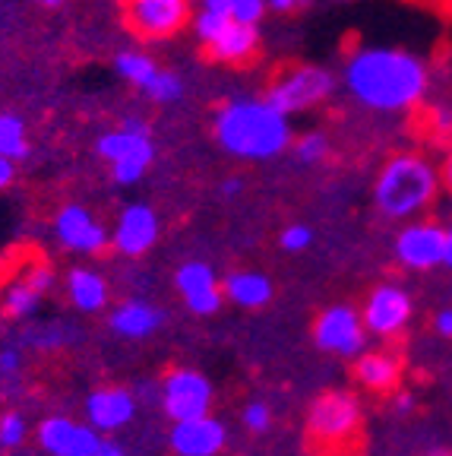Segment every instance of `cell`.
<instances>
[{
	"label": "cell",
	"mask_w": 452,
	"mask_h": 456,
	"mask_svg": "<svg viewBox=\"0 0 452 456\" xmlns=\"http://www.w3.org/2000/svg\"><path fill=\"white\" fill-rule=\"evenodd\" d=\"M228 4H231V20H238V22H254V26H260L262 16L269 13L266 0H228Z\"/></svg>",
	"instance_id": "cell-32"
},
{
	"label": "cell",
	"mask_w": 452,
	"mask_h": 456,
	"mask_svg": "<svg viewBox=\"0 0 452 456\" xmlns=\"http://www.w3.org/2000/svg\"><path fill=\"white\" fill-rule=\"evenodd\" d=\"M54 235L67 250H77V254H99L111 241V232L79 203H70L57 213Z\"/></svg>",
	"instance_id": "cell-15"
},
{
	"label": "cell",
	"mask_w": 452,
	"mask_h": 456,
	"mask_svg": "<svg viewBox=\"0 0 452 456\" xmlns=\"http://www.w3.org/2000/svg\"><path fill=\"white\" fill-rule=\"evenodd\" d=\"M213 136L238 162H272L291 150V118L266 95H231L213 111Z\"/></svg>",
	"instance_id": "cell-2"
},
{
	"label": "cell",
	"mask_w": 452,
	"mask_h": 456,
	"mask_svg": "<svg viewBox=\"0 0 452 456\" xmlns=\"http://www.w3.org/2000/svg\"><path fill=\"white\" fill-rule=\"evenodd\" d=\"M0 156L7 159H26L28 142H26V124L16 114H0Z\"/></svg>",
	"instance_id": "cell-29"
},
{
	"label": "cell",
	"mask_w": 452,
	"mask_h": 456,
	"mask_svg": "<svg viewBox=\"0 0 452 456\" xmlns=\"http://www.w3.org/2000/svg\"><path fill=\"white\" fill-rule=\"evenodd\" d=\"M136 415V396L127 387H101L85 399V419L95 431H120Z\"/></svg>",
	"instance_id": "cell-17"
},
{
	"label": "cell",
	"mask_w": 452,
	"mask_h": 456,
	"mask_svg": "<svg viewBox=\"0 0 452 456\" xmlns=\"http://www.w3.org/2000/svg\"><path fill=\"white\" fill-rule=\"evenodd\" d=\"M443 266L452 270V225L446 228V250H443Z\"/></svg>",
	"instance_id": "cell-42"
},
{
	"label": "cell",
	"mask_w": 452,
	"mask_h": 456,
	"mask_svg": "<svg viewBox=\"0 0 452 456\" xmlns=\"http://www.w3.org/2000/svg\"><path fill=\"white\" fill-rule=\"evenodd\" d=\"M108 323L120 339H146L165 323V311L149 301H124L111 311Z\"/></svg>",
	"instance_id": "cell-22"
},
{
	"label": "cell",
	"mask_w": 452,
	"mask_h": 456,
	"mask_svg": "<svg viewBox=\"0 0 452 456\" xmlns=\"http://www.w3.org/2000/svg\"><path fill=\"white\" fill-rule=\"evenodd\" d=\"M177 295L184 298L187 311L197 317H213L219 314V307L225 305L222 295V279L215 276V270L203 260H187L181 270L174 273Z\"/></svg>",
	"instance_id": "cell-13"
},
{
	"label": "cell",
	"mask_w": 452,
	"mask_h": 456,
	"mask_svg": "<svg viewBox=\"0 0 452 456\" xmlns=\"http://www.w3.org/2000/svg\"><path fill=\"white\" fill-rule=\"evenodd\" d=\"M174 456H219L228 444V428L215 415H197V419L174 421L168 437Z\"/></svg>",
	"instance_id": "cell-14"
},
{
	"label": "cell",
	"mask_w": 452,
	"mask_h": 456,
	"mask_svg": "<svg viewBox=\"0 0 452 456\" xmlns=\"http://www.w3.org/2000/svg\"><path fill=\"white\" fill-rule=\"evenodd\" d=\"M162 409L171 421L197 419L213 409V384L193 368H174L162 380Z\"/></svg>",
	"instance_id": "cell-9"
},
{
	"label": "cell",
	"mask_w": 452,
	"mask_h": 456,
	"mask_svg": "<svg viewBox=\"0 0 452 456\" xmlns=\"http://www.w3.org/2000/svg\"><path fill=\"white\" fill-rule=\"evenodd\" d=\"M345 95L374 114H415L431 95L433 70L424 57L392 45H358L339 77Z\"/></svg>",
	"instance_id": "cell-1"
},
{
	"label": "cell",
	"mask_w": 452,
	"mask_h": 456,
	"mask_svg": "<svg viewBox=\"0 0 452 456\" xmlns=\"http://www.w3.org/2000/svg\"><path fill=\"white\" fill-rule=\"evenodd\" d=\"M26 441V419L20 412H7L0 419V447H20Z\"/></svg>",
	"instance_id": "cell-30"
},
{
	"label": "cell",
	"mask_w": 452,
	"mask_h": 456,
	"mask_svg": "<svg viewBox=\"0 0 452 456\" xmlns=\"http://www.w3.org/2000/svg\"><path fill=\"white\" fill-rule=\"evenodd\" d=\"M278 244H282V250H288V254H301V250H307L313 244V232L307 225H288L278 235Z\"/></svg>",
	"instance_id": "cell-33"
},
{
	"label": "cell",
	"mask_w": 452,
	"mask_h": 456,
	"mask_svg": "<svg viewBox=\"0 0 452 456\" xmlns=\"http://www.w3.org/2000/svg\"><path fill=\"white\" fill-rule=\"evenodd\" d=\"M291 152H295V159L301 165H319L329 159L333 142H329V136L323 130H307V134H297L291 140Z\"/></svg>",
	"instance_id": "cell-28"
},
{
	"label": "cell",
	"mask_w": 452,
	"mask_h": 456,
	"mask_svg": "<svg viewBox=\"0 0 452 456\" xmlns=\"http://www.w3.org/2000/svg\"><path fill=\"white\" fill-rule=\"evenodd\" d=\"M440 168L417 150H402L383 162L374 181V207L392 222L424 216L440 197Z\"/></svg>",
	"instance_id": "cell-3"
},
{
	"label": "cell",
	"mask_w": 452,
	"mask_h": 456,
	"mask_svg": "<svg viewBox=\"0 0 452 456\" xmlns=\"http://www.w3.org/2000/svg\"><path fill=\"white\" fill-rule=\"evenodd\" d=\"M402 355L392 349H364L354 358V380L370 393H392L402 384Z\"/></svg>",
	"instance_id": "cell-19"
},
{
	"label": "cell",
	"mask_w": 452,
	"mask_h": 456,
	"mask_svg": "<svg viewBox=\"0 0 452 456\" xmlns=\"http://www.w3.org/2000/svg\"><path fill=\"white\" fill-rule=\"evenodd\" d=\"M440 181H443V187L452 193V146H449V150H446L443 165H440Z\"/></svg>",
	"instance_id": "cell-39"
},
{
	"label": "cell",
	"mask_w": 452,
	"mask_h": 456,
	"mask_svg": "<svg viewBox=\"0 0 452 456\" xmlns=\"http://www.w3.org/2000/svg\"><path fill=\"white\" fill-rule=\"evenodd\" d=\"M13 175H16V165H13V159L0 156V191H4V187H10V184H13Z\"/></svg>",
	"instance_id": "cell-38"
},
{
	"label": "cell",
	"mask_w": 452,
	"mask_h": 456,
	"mask_svg": "<svg viewBox=\"0 0 452 456\" xmlns=\"http://www.w3.org/2000/svg\"><path fill=\"white\" fill-rule=\"evenodd\" d=\"M228 22H231V4L228 0H199L190 16L193 36H197V42L203 48L219 36Z\"/></svg>",
	"instance_id": "cell-25"
},
{
	"label": "cell",
	"mask_w": 452,
	"mask_h": 456,
	"mask_svg": "<svg viewBox=\"0 0 452 456\" xmlns=\"http://www.w3.org/2000/svg\"><path fill=\"white\" fill-rule=\"evenodd\" d=\"M222 295H225V301L244 307V311H260L272 301L276 285L260 270H234L222 279Z\"/></svg>",
	"instance_id": "cell-21"
},
{
	"label": "cell",
	"mask_w": 452,
	"mask_h": 456,
	"mask_svg": "<svg viewBox=\"0 0 452 456\" xmlns=\"http://www.w3.org/2000/svg\"><path fill=\"white\" fill-rule=\"evenodd\" d=\"M114 67H117L120 79H124V83H130V86H136L140 93H142V86L156 77V70H158L156 57H149L146 51H136V48L117 51V57H114Z\"/></svg>",
	"instance_id": "cell-26"
},
{
	"label": "cell",
	"mask_w": 452,
	"mask_h": 456,
	"mask_svg": "<svg viewBox=\"0 0 452 456\" xmlns=\"http://www.w3.org/2000/svg\"><path fill=\"white\" fill-rule=\"evenodd\" d=\"M38 444L51 456H93L101 437L93 425H79V421L57 415V419H44L38 425Z\"/></svg>",
	"instance_id": "cell-16"
},
{
	"label": "cell",
	"mask_w": 452,
	"mask_h": 456,
	"mask_svg": "<svg viewBox=\"0 0 452 456\" xmlns=\"http://www.w3.org/2000/svg\"><path fill=\"white\" fill-rule=\"evenodd\" d=\"M184 89H187L184 77H177L174 70L158 67L156 77L142 86V95H146L149 102H156V105H174V102L184 99Z\"/></svg>",
	"instance_id": "cell-27"
},
{
	"label": "cell",
	"mask_w": 452,
	"mask_h": 456,
	"mask_svg": "<svg viewBox=\"0 0 452 456\" xmlns=\"http://www.w3.org/2000/svg\"><path fill=\"white\" fill-rule=\"evenodd\" d=\"M158 228H162L158 225V216L149 203H127V207L120 209L117 222H114L111 244L120 256L136 260V256L149 254V250L156 248Z\"/></svg>",
	"instance_id": "cell-12"
},
{
	"label": "cell",
	"mask_w": 452,
	"mask_h": 456,
	"mask_svg": "<svg viewBox=\"0 0 452 456\" xmlns=\"http://www.w3.org/2000/svg\"><path fill=\"white\" fill-rule=\"evenodd\" d=\"M38 4H44V7H61L64 0H38Z\"/></svg>",
	"instance_id": "cell-44"
},
{
	"label": "cell",
	"mask_w": 452,
	"mask_h": 456,
	"mask_svg": "<svg viewBox=\"0 0 452 456\" xmlns=\"http://www.w3.org/2000/svg\"><path fill=\"white\" fill-rule=\"evenodd\" d=\"M335 89H339V79L333 77V70L319 64H291L269 79L262 95L276 108H282L288 118H295V114L317 111L333 99Z\"/></svg>",
	"instance_id": "cell-5"
},
{
	"label": "cell",
	"mask_w": 452,
	"mask_h": 456,
	"mask_svg": "<svg viewBox=\"0 0 452 456\" xmlns=\"http://www.w3.org/2000/svg\"><path fill=\"white\" fill-rule=\"evenodd\" d=\"M446 250V228L437 222L411 219L396 235V260L405 270L427 273L433 266H443Z\"/></svg>",
	"instance_id": "cell-11"
},
{
	"label": "cell",
	"mask_w": 452,
	"mask_h": 456,
	"mask_svg": "<svg viewBox=\"0 0 452 456\" xmlns=\"http://www.w3.org/2000/svg\"><path fill=\"white\" fill-rule=\"evenodd\" d=\"M421 124H424V134L433 140H452V83L443 86L440 93H433L421 105Z\"/></svg>",
	"instance_id": "cell-24"
},
{
	"label": "cell",
	"mask_w": 452,
	"mask_h": 456,
	"mask_svg": "<svg viewBox=\"0 0 452 456\" xmlns=\"http://www.w3.org/2000/svg\"><path fill=\"white\" fill-rule=\"evenodd\" d=\"M433 327H437V333L443 336V339H452V307L437 311V317H433Z\"/></svg>",
	"instance_id": "cell-36"
},
{
	"label": "cell",
	"mask_w": 452,
	"mask_h": 456,
	"mask_svg": "<svg viewBox=\"0 0 452 456\" xmlns=\"http://www.w3.org/2000/svg\"><path fill=\"white\" fill-rule=\"evenodd\" d=\"M51 285H54V273L48 264H28V270L16 282H10V289L4 292V307L10 317H28Z\"/></svg>",
	"instance_id": "cell-20"
},
{
	"label": "cell",
	"mask_w": 452,
	"mask_h": 456,
	"mask_svg": "<svg viewBox=\"0 0 452 456\" xmlns=\"http://www.w3.org/2000/svg\"><path fill=\"white\" fill-rule=\"evenodd\" d=\"M99 156L111 165V178L120 187L140 184L156 159V142H152V127L142 118H127L117 130L105 134L99 140Z\"/></svg>",
	"instance_id": "cell-6"
},
{
	"label": "cell",
	"mask_w": 452,
	"mask_h": 456,
	"mask_svg": "<svg viewBox=\"0 0 452 456\" xmlns=\"http://www.w3.org/2000/svg\"><path fill=\"white\" fill-rule=\"evenodd\" d=\"M16 368H20V355H16L13 349L0 352V370H4V374H13Z\"/></svg>",
	"instance_id": "cell-40"
},
{
	"label": "cell",
	"mask_w": 452,
	"mask_h": 456,
	"mask_svg": "<svg viewBox=\"0 0 452 456\" xmlns=\"http://www.w3.org/2000/svg\"><path fill=\"white\" fill-rule=\"evenodd\" d=\"M360 403L354 393L333 390L313 399L307 412V437L323 453H345L360 441Z\"/></svg>",
	"instance_id": "cell-4"
},
{
	"label": "cell",
	"mask_w": 452,
	"mask_h": 456,
	"mask_svg": "<svg viewBox=\"0 0 452 456\" xmlns=\"http://www.w3.org/2000/svg\"><path fill=\"white\" fill-rule=\"evenodd\" d=\"M120 13L130 36L140 42H168L190 26L193 0H120Z\"/></svg>",
	"instance_id": "cell-7"
},
{
	"label": "cell",
	"mask_w": 452,
	"mask_h": 456,
	"mask_svg": "<svg viewBox=\"0 0 452 456\" xmlns=\"http://www.w3.org/2000/svg\"><path fill=\"white\" fill-rule=\"evenodd\" d=\"M360 321L367 327L370 336L380 339H396L411 321V295L402 285L383 282L367 295L364 307H360Z\"/></svg>",
	"instance_id": "cell-10"
},
{
	"label": "cell",
	"mask_w": 452,
	"mask_h": 456,
	"mask_svg": "<svg viewBox=\"0 0 452 456\" xmlns=\"http://www.w3.org/2000/svg\"><path fill=\"white\" fill-rule=\"evenodd\" d=\"M313 0H266L269 13H297V10H307Z\"/></svg>",
	"instance_id": "cell-34"
},
{
	"label": "cell",
	"mask_w": 452,
	"mask_h": 456,
	"mask_svg": "<svg viewBox=\"0 0 452 456\" xmlns=\"http://www.w3.org/2000/svg\"><path fill=\"white\" fill-rule=\"evenodd\" d=\"M206 51H209V57H213L215 64H228V67L250 64L256 57V51H260V26L231 20L213 42L206 45Z\"/></svg>",
	"instance_id": "cell-18"
},
{
	"label": "cell",
	"mask_w": 452,
	"mask_h": 456,
	"mask_svg": "<svg viewBox=\"0 0 452 456\" xmlns=\"http://www.w3.org/2000/svg\"><path fill=\"white\" fill-rule=\"evenodd\" d=\"M219 193H222V200H234V197H240V193H244V178H238V175H231V178H225V181H222V187H219Z\"/></svg>",
	"instance_id": "cell-37"
},
{
	"label": "cell",
	"mask_w": 452,
	"mask_h": 456,
	"mask_svg": "<svg viewBox=\"0 0 452 456\" xmlns=\"http://www.w3.org/2000/svg\"><path fill=\"white\" fill-rule=\"evenodd\" d=\"M424 456H452V450H446V447H433V450H427Z\"/></svg>",
	"instance_id": "cell-43"
},
{
	"label": "cell",
	"mask_w": 452,
	"mask_h": 456,
	"mask_svg": "<svg viewBox=\"0 0 452 456\" xmlns=\"http://www.w3.org/2000/svg\"><path fill=\"white\" fill-rule=\"evenodd\" d=\"M67 292H70V301L77 311L83 314H95L101 311V307L108 305V282L101 273L95 270H85V266H79V270H70V276H67Z\"/></svg>",
	"instance_id": "cell-23"
},
{
	"label": "cell",
	"mask_w": 452,
	"mask_h": 456,
	"mask_svg": "<svg viewBox=\"0 0 452 456\" xmlns=\"http://www.w3.org/2000/svg\"><path fill=\"white\" fill-rule=\"evenodd\" d=\"M415 406H417V399H415V393H408V390L396 393V399H392V409H396L399 415H411Z\"/></svg>",
	"instance_id": "cell-35"
},
{
	"label": "cell",
	"mask_w": 452,
	"mask_h": 456,
	"mask_svg": "<svg viewBox=\"0 0 452 456\" xmlns=\"http://www.w3.org/2000/svg\"><path fill=\"white\" fill-rule=\"evenodd\" d=\"M93 456H127V453H124V450H120L117 444H111V441H101V444H99V450H95Z\"/></svg>",
	"instance_id": "cell-41"
},
{
	"label": "cell",
	"mask_w": 452,
	"mask_h": 456,
	"mask_svg": "<svg viewBox=\"0 0 452 456\" xmlns=\"http://www.w3.org/2000/svg\"><path fill=\"white\" fill-rule=\"evenodd\" d=\"M240 419H244V428H247L250 435H266L269 428H272V409L266 403H250Z\"/></svg>",
	"instance_id": "cell-31"
},
{
	"label": "cell",
	"mask_w": 452,
	"mask_h": 456,
	"mask_svg": "<svg viewBox=\"0 0 452 456\" xmlns=\"http://www.w3.org/2000/svg\"><path fill=\"white\" fill-rule=\"evenodd\" d=\"M313 342H317V349L329 352V355L358 358L367 346V327L360 321V311L351 305L323 307L313 321Z\"/></svg>",
	"instance_id": "cell-8"
}]
</instances>
